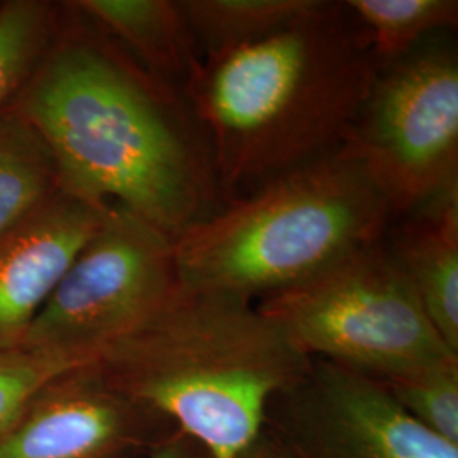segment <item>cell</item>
Returning <instances> with one entry per match:
<instances>
[{"label":"cell","instance_id":"cell-1","mask_svg":"<svg viewBox=\"0 0 458 458\" xmlns=\"http://www.w3.org/2000/svg\"><path fill=\"white\" fill-rule=\"evenodd\" d=\"M47 141L60 189L119 204L175 242L216 213L211 149L183 90L104 43L58 49L17 107Z\"/></svg>","mask_w":458,"mask_h":458},{"label":"cell","instance_id":"cell-2","mask_svg":"<svg viewBox=\"0 0 458 458\" xmlns=\"http://www.w3.org/2000/svg\"><path fill=\"white\" fill-rule=\"evenodd\" d=\"M380 66L344 2L318 0L277 33L202 55L183 87L223 204L350 141Z\"/></svg>","mask_w":458,"mask_h":458},{"label":"cell","instance_id":"cell-3","mask_svg":"<svg viewBox=\"0 0 458 458\" xmlns=\"http://www.w3.org/2000/svg\"><path fill=\"white\" fill-rule=\"evenodd\" d=\"M311 365L253 301L181 282L96 363L119 393L209 458H233L255 442L270 403Z\"/></svg>","mask_w":458,"mask_h":458},{"label":"cell","instance_id":"cell-4","mask_svg":"<svg viewBox=\"0 0 458 458\" xmlns=\"http://www.w3.org/2000/svg\"><path fill=\"white\" fill-rule=\"evenodd\" d=\"M389 200L344 145L223 204L174 242L179 282L250 301L295 287L386 238Z\"/></svg>","mask_w":458,"mask_h":458},{"label":"cell","instance_id":"cell-5","mask_svg":"<svg viewBox=\"0 0 458 458\" xmlns=\"http://www.w3.org/2000/svg\"><path fill=\"white\" fill-rule=\"evenodd\" d=\"M302 353L384 384L458 360L386 238L257 304Z\"/></svg>","mask_w":458,"mask_h":458},{"label":"cell","instance_id":"cell-6","mask_svg":"<svg viewBox=\"0 0 458 458\" xmlns=\"http://www.w3.org/2000/svg\"><path fill=\"white\" fill-rule=\"evenodd\" d=\"M177 285L174 242L123 206L109 204L21 346L96 365L158 311Z\"/></svg>","mask_w":458,"mask_h":458},{"label":"cell","instance_id":"cell-7","mask_svg":"<svg viewBox=\"0 0 458 458\" xmlns=\"http://www.w3.org/2000/svg\"><path fill=\"white\" fill-rule=\"evenodd\" d=\"M352 148L394 217L458 187V58L450 47L414 49L380 70Z\"/></svg>","mask_w":458,"mask_h":458},{"label":"cell","instance_id":"cell-8","mask_svg":"<svg viewBox=\"0 0 458 458\" xmlns=\"http://www.w3.org/2000/svg\"><path fill=\"white\" fill-rule=\"evenodd\" d=\"M265 426L294 458H458L403 410L384 382L325 360L278 394Z\"/></svg>","mask_w":458,"mask_h":458},{"label":"cell","instance_id":"cell-9","mask_svg":"<svg viewBox=\"0 0 458 458\" xmlns=\"http://www.w3.org/2000/svg\"><path fill=\"white\" fill-rule=\"evenodd\" d=\"M158 421L90 365L34 395L0 437V458H117L147 443Z\"/></svg>","mask_w":458,"mask_h":458},{"label":"cell","instance_id":"cell-10","mask_svg":"<svg viewBox=\"0 0 458 458\" xmlns=\"http://www.w3.org/2000/svg\"><path fill=\"white\" fill-rule=\"evenodd\" d=\"M107 208L60 189L0 236V352L21 346Z\"/></svg>","mask_w":458,"mask_h":458},{"label":"cell","instance_id":"cell-11","mask_svg":"<svg viewBox=\"0 0 458 458\" xmlns=\"http://www.w3.org/2000/svg\"><path fill=\"white\" fill-rule=\"evenodd\" d=\"M387 246L431 325L458 353V187L414 211Z\"/></svg>","mask_w":458,"mask_h":458},{"label":"cell","instance_id":"cell-12","mask_svg":"<svg viewBox=\"0 0 458 458\" xmlns=\"http://www.w3.org/2000/svg\"><path fill=\"white\" fill-rule=\"evenodd\" d=\"M87 16L131 47L153 75L183 90L200 60L181 2L168 0H83Z\"/></svg>","mask_w":458,"mask_h":458},{"label":"cell","instance_id":"cell-13","mask_svg":"<svg viewBox=\"0 0 458 458\" xmlns=\"http://www.w3.org/2000/svg\"><path fill=\"white\" fill-rule=\"evenodd\" d=\"M60 191L53 155L19 109H0V236Z\"/></svg>","mask_w":458,"mask_h":458},{"label":"cell","instance_id":"cell-14","mask_svg":"<svg viewBox=\"0 0 458 458\" xmlns=\"http://www.w3.org/2000/svg\"><path fill=\"white\" fill-rule=\"evenodd\" d=\"M318 0H187L183 14L202 55L238 48L277 33Z\"/></svg>","mask_w":458,"mask_h":458},{"label":"cell","instance_id":"cell-15","mask_svg":"<svg viewBox=\"0 0 458 458\" xmlns=\"http://www.w3.org/2000/svg\"><path fill=\"white\" fill-rule=\"evenodd\" d=\"M382 68L406 58L428 34L458 24L457 0H348Z\"/></svg>","mask_w":458,"mask_h":458},{"label":"cell","instance_id":"cell-16","mask_svg":"<svg viewBox=\"0 0 458 458\" xmlns=\"http://www.w3.org/2000/svg\"><path fill=\"white\" fill-rule=\"evenodd\" d=\"M386 387L416 423L458 446V360L387 382Z\"/></svg>","mask_w":458,"mask_h":458},{"label":"cell","instance_id":"cell-17","mask_svg":"<svg viewBox=\"0 0 458 458\" xmlns=\"http://www.w3.org/2000/svg\"><path fill=\"white\" fill-rule=\"evenodd\" d=\"M85 369L65 355L17 346L0 352V437L49 382Z\"/></svg>","mask_w":458,"mask_h":458},{"label":"cell","instance_id":"cell-18","mask_svg":"<svg viewBox=\"0 0 458 458\" xmlns=\"http://www.w3.org/2000/svg\"><path fill=\"white\" fill-rule=\"evenodd\" d=\"M47 26L36 2L16 0L0 9V109L33 65Z\"/></svg>","mask_w":458,"mask_h":458},{"label":"cell","instance_id":"cell-19","mask_svg":"<svg viewBox=\"0 0 458 458\" xmlns=\"http://www.w3.org/2000/svg\"><path fill=\"white\" fill-rule=\"evenodd\" d=\"M145 458H209L208 454L179 431L157 443Z\"/></svg>","mask_w":458,"mask_h":458},{"label":"cell","instance_id":"cell-20","mask_svg":"<svg viewBox=\"0 0 458 458\" xmlns=\"http://www.w3.org/2000/svg\"><path fill=\"white\" fill-rule=\"evenodd\" d=\"M233 458H294L291 450L265 426L262 435Z\"/></svg>","mask_w":458,"mask_h":458}]
</instances>
